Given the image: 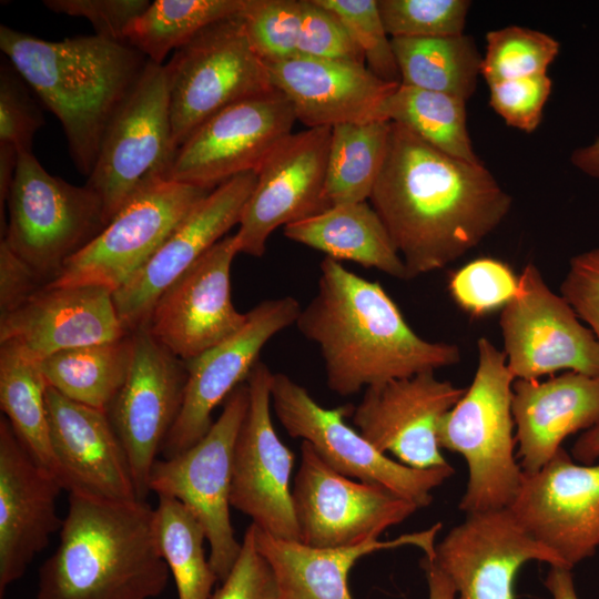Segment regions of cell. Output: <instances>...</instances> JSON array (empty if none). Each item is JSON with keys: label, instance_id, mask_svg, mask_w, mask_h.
I'll list each match as a JSON object with an SVG mask.
<instances>
[{"label": "cell", "instance_id": "1", "mask_svg": "<svg viewBox=\"0 0 599 599\" xmlns=\"http://www.w3.org/2000/svg\"><path fill=\"white\" fill-rule=\"evenodd\" d=\"M369 201L408 280L464 256L498 227L512 204L481 162L454 158L396 122Z\"/></svg>", "mask_w": 599, "mask_h": 599}, {"label": "cell", "instance_id": "2", "mask_svg": "<svg viewBox=\"0 0 599 599\" xmlns=\"http://www.w3.org/2000/svg\"><path fill=\"white\" fill-rule=\"evenodd\" d=\"M319 270L317 292L295 325L318 346L332 392L349 396L460 362L457 345L415 333L379 283L326 256Z\"/></svg>", "mask_w": 599, "mask_h": 599}, {"label": "cell", "instance_id": "3", "mask_svg": "<svg viewBox=\"0 0 599 599\" xmlns=\"http://www.w3.org/2000/svg\"><path fill=\"white\" fill-rule=\"evenodd\" d=\"M169 577L146 501L69 493L59 546L39 569L37 599H153Z\"/></svg>", "mask_w": 599, "mask_h": 599}, {"label": "cell", "instance_id": "4", "mask_svg": "<svg viewBox=\"0 0 599 599\" xmlns=\"http://www.w3.org/2000/svg\"><path fill=\"white\" fill-rule=\"evenodd\" d=\"M0 48L58 118L75 167L89 176L105 129L148 59L95 34L51 41L3 24Z\"/></svg>", "mask_w": 599, "mask_h": 599}, {"label": "cell", "instance_id": "5", "mask_svg": "<svg viewBox=\"0 0 599 599\" xmlns=\"http://www.w3.org/2000/svg\"><path fill=\"white\" fill-rule=\"evenodd\" d=\"M477 352L473 382L438 430L440 448L459 454L467 465L466 490L459 502L466 515L509 508L524 476L515 456V377L504 352L490 339L480 337Z\"/></svg>", "mask_w": 599, "mask_h": 599}, {"label": "cell", "instance_id": "6", "mask_svg": "<svg viewBox=\"0 0 599 599\" xmlns=\"http://www.w3.org/2000/svg\"><path fill=\"white\" fill-rule=\"evenodd\" d=\"M7 203L1 241L47 284L109 223L94 191L50 174L32 152L19 153Z\"/></svg>", "mask_w": 599, "mask_h": 599}, {"label": "cell", "instance_id": "7", "mask_svg": "<svg viewBox=\"0 0 599 599\" xmlns=\"http://www.w3.org/2000/svg\"><path fill=\"white\" fill-rule=\"evenodd\" d=\"M175 153L166 71L148 61L110 120L85 184L101 199L108 222L140 192L166 180Z\"/></svg>", "mask_w": 599, "mask_h": 599}, {"label": "cell", "instance_id": "8", "mask_svg": "<svg viewBox=\"0 0 599 599\" xmlns=\"http://www.w3.org/2000/svg\"><path fill=\"white\" fill-rule=\"evenodd\" d=\"M172 141L177 149L207 119L274 89L240 16L217 21L174 51L164 64Z\"/></svg>", "mask_w": 599, "mask_h": 599}, {"label": "cell", "instance_id": "9", "mask_svg": "<svg viewBox=\"0 0 599 599\" xmlns=\"http://www.w3.org/2000/svg\"><path fill=\"white\" fill-rule=\"evenodd\" d=\"M246 382L223 403L219 418L193 446L171 458L156 460L150 491L185 505L201 522L210 545V564L222 582L241 551L230 516V494L235 441L247 412Z\"/></svg>", "mask_w": 599, "mask_h": 599}, {"label": "cell", "instance_id": "10", "mask_svg": "<svg viewBox=\"0 0 599 599\" xmlns=\"http://www.w3.org/2000/svg\"><path fill=\"white\" fill-rule=\"evenodd\" d=\"M271 404L286 433L311 444L333 469L349 478L383 486L418 508L428 506L433 490L454 475L449 464L417 469L389 458L345 422L354 406L325 408L285 374L273 375Z\"/></svg>", "mask_w": 599, "mask_h": 599}, {"label": "cell", "instance_id": "11", "mask_svg": "<svg viewBox=\"0 0 599 599\" xmlns=\"http://www.w3.org/2000/svg\"><path fill=\"white\" fill-rule=\"evenodd\" d=\"M214 190V189H213ZM212 190L161 181L131 199L47 286L125 285Z\"/></svg>", "mask_w": 599, "mask_h": 599}, {"label": "cell", "instance_id": "12", "mask_svg": "<svg viewBox=\"0 0 599 599\" xmlns=\"http://www.w3.org/2000/svg\"><path fill=\"white\" fill-rule=\"evenodd\" d=\"M292 497L300 541L317 548L377 540L419 509L383 486L339 474L307 441L301 444Z\"/></svg>", "mask_w": 599, "mask_h": 599}, {"label": "cell", "instance_id": "13", "mask_svg": "<svg viewBox=\"0 0 599 599\" xmlns=\"http://www.w3.org/2000/svg\"><path fill=\"white\" fill-rule=\"evenodd\" d=\"M499 326L515 379L532 380L560 370L599 376L597 338L534 263L518 276V290L502 307Z\"/></svg>", "mask_w": 599, "mask_h": 599}, {"label": "cell", "instance_id": "14", "mask_svg": "<svg viewBox=\"0 0 599 599\" xmlns=\"http://www.w3.org/2000/svg\"><path fill=\"white\" fill-rule=\"evenodd\" d=\"M297 121L276 89L226 106L177 149L165 181L213 190L245 172H258Z\"/></svg>", "mask_w": 599, "mask_h": 599}, {"label": "cell", "instance_id": "15", "mask_svg": "<svg viewBox=\"0 0 599 599\" xmlns=\"http://www.w3.org/2000/svg\"><path fill=\"white\" fill-rule=\"evenodd\" d=\"M273 375L258 361L246 379L250 402L234 446L230 502L260 530L300 540L291 487L295 456L272 422Z\"/></svg>", "mask_w": 599, "mask_h": 599}, {"label": "cell", "instance_id": "16", "mask_svg": "<svg viewBox=\"0 0 599 599\" xmlns=\"http://www.w3.org/2000/svg\"><path fill=\"white\" fill-rule=\"evenodd\" d=\"M132 335V366L106 412L129 458L138 499L145 501L156 456L183 404L187 370L146 327Z\"/></svg>", "mask_w": 599, "mask_h": 599}, {"label": "cell", "instance_id": "17", "mask_svg": "<svg viewBox=\"0 0 599 599\" xmlns=\"http://www.w3.org/2000/svg\"><path fill=\"white\" fill-rule=\"evenodd\" d=\"M331 132L322 126L291 133L267 156L234 235L238 254L263 256L277 227L332 206L326 196Z\"/></svg>", "mask_w": 599, "mask_h": 599}, {"label": "cell", "instance_id": "18", "mask_svg": "<svg viewBox=\"0 0 599 599\" xmlns=\"http://www.w3.org/2000/svg\"><path fill=\"white\" fill-rule=\"evenodd\" d=\"M301 309L292 296L265 300L246 313V322L238 332L185 362L184 399L162 446L164 458L181 454L209 432L215 407L246 382L265 344L295 324Z\"/></svg>", "mask_w": 599, "mask_h": 599}, {"label": "cell", "instance_id": "19", "mask_svg": "<svg viewBox=\"0 0 599 599\" xmlns=\"http://www.w3.org/2000/svg\"><path fill=\"white\" fill-rule=\"evenodd\" d=\"M509 509L572 569L599 548V463L580 464L561 448L539 470L524 473Z\"/></svg>", "mask_w": 599, "mask_h": 599}, {"label": "cell", "instance_id": "20", "mask_svg": "<svg viewBox=\"0 0 599 599\" xmlns=\"http://www.w3.org/2000/svg\"><path fill=\"white\" fill-rule=\"evenodd\" d=\"M432 560L454 586L457 599H515V580L528 561L564 567L509 508L467 514L436 544Z\"/></svg>", "mask_w": 599, "mask_h": 599}, {"label": "cell", "instance_id": "21", "mask_svg": "<svg viewBox=\"0 0 599 599\" xmlns=\"http://www.w3.org/2000/svg\"><path fill=\"white\" fill-rule=\"evenodd\" d=\"M234 235L204 253L159 297L146 328L173 355L187 362L238 332L246 322L231 297Z\"/></svg>", "mask_w": 599, "mask_h": 599}, {"label": "cell", "instance_id": "22", "mask_svg": "<svg viewBox=\"0 0 599 599\" xmlns=\"http://www.w3.org/2000/svg\"><path fill=\"white\" fill-rule=\"evenodd\" d=\"M465 392L424 372L367 387L351 415L357 430L397 461L417 469L445 466L439 425Z\"/></svg>", "mask_w": 599, "mask_h": 599}, {"label": "cell", "instance_id": "23", "mask_svg": "<svg viewBox=\"0 0 599 599\" xmlns=\"http://www.w3.org/2000/svg\"><path fill=\"white\" fill-rule=\"evenodd\" d=\"M256 179V172H245L212 190L151 260L112 293L118 316L128 332L146 327L162 293L234 225H238Z\"/></svg>", "mask_w": 599, "mask_h": 599}, {"label": "cell", "instance_id": "24", "mask_svg": "<svg viewBox=\"0 0 599 599\" xmlns=\"http://www.w3.org/2000/svg\"><path fill=\"white\" fill-rule=\"evenodd\" d=\"M59 480L41 467L0 418V599L19 580L34 556L61 529Z\"/></svg>", "mask_w": 599, "mask_h": 599}, {"label": "cell", "instance_id": "25", "mask_svg": "<svg viewBox=\"0 0 599 599\" xmlns=\"http://www.w3.org/2000/svg\"><path fill=\"white\" fill-rule=\"evenodd\" d=\"M45 402L62 488L109 500H139L129 458L108 412L71 400L49 386Z\"/></svg>", "mask_w": 599, "mask_h": 599}, {"label": "cell", "instance_id": "26", "mask_svg": "<svg viewBox=\"0 0 599 599\" xmlns=\"http://www.w3.org/2000/svg\"><path fill=\"white\" fill-rule=\"evenodd\" d=\"M129 333L112 292L97 285H45L0 317V343H14L38 363L63 349L116 341Z\"/></svg>", "mask_w": 599, "mask_h": 599}, {"label": "cell", "instance_id": "27", "mask_svg": "<svg viewBox=\"0 0 599 599\" xmlns=\"http://www.w3.org/2000/svg\"><path fill=\"white\" fill-rule=\"evenodd\" d=\"M266 67L272 87L306 128L378 120L382 103L400 84L380 80L364 63L301 54Z\"/></svg>", "mask_w": 599, "mask_h": 599}, {"label": "cell", "instance_id": "28", "mask_svg": "<svg viewBox=\"0 0 599 599\" xmlns=\"http://www.w3.org/2000/svg\"><path fill=\"white\" fill-rule=\"evenodd\" d=\"M511 410L520 467L535 473L568 436L599 423V376L566 372L545 382L515 379Z\"/></svg>", "mask_w": 599, "mask_h": 599}, {"label": "cell", "instance_id": "29", "mask_svg": "<svg viewBox=\"0 0 599 599\" xmlns=\"http://www.w3.org/2000/svg\"><path fill=\"white\" fill-rule=\"evenodd\" d=\"M253 526L257 549L273 571L280 599H353L347 579L357 560L376 551L404 546L417 547L432 559L441 528L438 522L428 529L387 541L377 539L349 547L317 548L300 540L274 537Z\"/></svg>", "mask_w": 599, "mask_h": 599}, {"label": "cell", "instance_id": "30", "mask_svg": "<svg viewBox=\"0 0 599 599\" xmlns=\"http://www.w3.org/2000/svg\"><path fill=\"white\" fill-rule=\"evenodd\" d=\"M284 235L318 250L333 260H347L376 268L395 278L408 280L403 258L383 221L365 202L337 204L284 226Z\"/></svg>", "mask_w": 599, "mask_h": 599}, {"label": "cell", "instance_id": "31", "mask_svg": "<svg viewBox=\"0 0 599 599\" xmlns=\"http://www.w3.org/2000/svg\"><path fill=\"white\" fill-rule=\"evenodd\" d=\"M133 335L60 351L39 363L47 385L77 403L108 410L133 362Z\"/></svg>", "mask_w": 599, "mask_h": 599}, {"label": "cell", "instance_id": "32", "mask_svg": "<svg viewBox=\"0 0 599 599\" xmlns=\"http://www.w3.org/2000/svg\"><path fill=\"white\" fill-rule=\"evenodd\" d=\"M47 387L38 362L12 342L0 343L1 410L32 458L59 480L50 439Z\"/></svg>", "mask_w": 599, "mask_h": 599}, {"label": "cell", "instance_id": "33", "mask_svg": "<svg viewBox=\"0 0 599 599\" xmlns=\"http://www.w3.org/2000/svg\"><path fill=\"white\" fill-rule=\"evenodd\" d=\"M392 45L402 84L465 101L474 94L483 57L469 35L392 38Z\"/></svg>", "mask_w": 599, "mask_h": 599}, {"label": "cell", "instance_id": "34", "mask_svg": "<svg viewBox=\"0 0 599 599\" xmlns=\"http://www.w3.org/2000/svg\"><path fill=\"white\" fill-rule=\"evenodd\" d=\"M390 122L374 120L332 128L326 167L329 204L369 200L388 149Z\"/></svg>", "mask_w": 599, "mask_h": 599}, {"label": "cell", "instance_id": "35", "mask_svg": "<svg viewBox=\"0 0 599 599\" xmlns=\"http://www.w3.org/2000/svg\"><path fill=\"white\" fill-rule=\"evenodd\" d=\"M377 118L402 124L454 158L480 162L468 133L466 101L458 97L400 83L384 100Z\"/></svg>", "mask_w": 599, "mask_h": 599}, {"label": "cell", "instance_id": "36", "mask_svg": "<svg viewBox=\"0 0 599 599\" xmlns=\"http://www.w3.org/2000/svg\"><path fill=\"white\" fill-rule=\"evenodd\" d=\"M244 0H155L125 31V43L148 61L163 64L172 50L211 24L240 16Z\"/></svg>", "mask_w": 599, "mask_h": 599}, {"label": "cell", "instance_id": "37", "mask_svg": "<svg viewBox=\"0 0 599 599\" xmlns=\"http://www.w3.org/2000/svg\"><path fill=\"white\" fill-rule=\"evenodd\" d=\"M155 534L160 551L174 579L179 599H211L217 577L205 556V531L181 501L158 496Z\"/></svg>", "mask_w": 599, "mask_h": 599}, {"label": "cell", "instance_id": "38", "mask_svg": "<svg viewBox=\"0 0 599 599\" xmlns=\"http://www.w3.org/2000/svg\"><path fill=\"white\" fill-rule=\"evenodd\" d=\"M559 42L541 31L509 26L486 34L481 75L488 85L545 74L559 53Z\"/></svg>", "mask_w": 599, "mask_h": 599}, {"label": "cell", "instance_id": "39", "mask_svg": "<svg viewBox=\"0 0 599 599\" xmlns=\"http://www.w3.org/2000/svg\"><path fill=\"white\" fill-rule=\"evenodd\" d=\"M240 18L253 50L265 63L297 54L301 0H244Z\"/></svg>", "mask_w": 599, "mask_h": 599}, {"label": "cell", "instance_id": "40", "mask_svg": "<svg viewBox=\"0 0 599 599\" xmlns=\"http://www.w3.org/2000/svg\"><path fill=\"white\" fill-rule=\"evenodd\" d=\"M390 38H430L463 34L470 1L378 0Z\"/></svg>", "mask_w": 599, "mask_h": 599}, {"label": "cell", "instance_id": "41", "mask_svg": "<svg viewBox=\"0 0 599 599\" xmlns=\"http://www.w3.org/2000/svg\"><path fill=\"white\" fill-rule=\"evenodd\" d=\"M345 24L362 50L366 67L380 80L400 83L399 69L377 0H318Z\"/></svg>", "mask_w": 599, "mask_h": 599}, {"label": "cell", "instance_id": "42", "mask_svg": "<svg viewBox=\"0 0 599 599\" xmlns=\"http://www.w3.org/2000/svg\"><path fill=\"white\" fill-rule=\"evenodd\" d=\"M518 290V277L504 262L477 258L457 270L449 280L454 301L474 316L504 307Z\"/></svg>", "mask_w": 599, "mask_h": 599}, {"label": "cell", "instance_id": "43", "mask_svg": "<svg viewBox=\"0 0 599 599\" xmlns=\"http://www.w3.org/2000/svg\"><path fill=\"white\" fill-rule=\"evenodd\" d=\"M301 8L297 54L366 64L362 50L337 14L318 0H301Z\"/></svg>", "mask_w": 599, "mask_h": 599}, {"label": "cell", "instance_id": "44", "mask_svg": "<svg viewBox=\"0 0 599 599\" xmlns=\"http://www.w3.org/2000/svg\"><path fill=\"white\" fill-rule=\"evenodd\" d=\"M43 116L11 62L0 70V144L13 146L19 153L32 152L35 132Z\"/></svg>", "mask_w": 599, "mask_h": 599}, {"label": "cell", "instance_id": "45", "mask_svg": "<svg viewBox=\"0 0 599 599\" xmlns=\"http://www.w3.org/2000/svg\"><path fill=\"white\" fill-rule=\"evenodd\" d=\"M489 87V103L504 121L530 133L541 122L552 82L547 73L504 80Z\"/></svg>", "mask_w": 599, "mask_h": 599}, {"label": "cell", "instance_id": "46", "mask_svg": "<svg viewBox=\"0 0 599 599\" xmlns=\"http://www.w3.org/2000/svg\"><path fill=\"white\" fill-rule=\"evenodd\" d=\"M211 599H280L273 571L257 549L253 524L244 534L237 560Z\"/></svg>", "mask_w": 599, "mask_h": 599}, {"label": "cell", "instance_id": "47", "mask_svg": "<svg viewBox=\"0 0 599 599\" xmlns=\"http://www.w3.org/2000/svg\"><path fill=\"white\" fill-rule=\"evenodd\" d=\"M51 11L85 18L95 35L125 43V31L150 4L148 0H44Z\"/></svg>", "mask_w": 599, "mask_h": 599}, {"label": "cell", "instance_id": "48", "mask_svg": "<svg viewBox=\"0 0 599 599\" xmlns=\"http://www.w3.org/2000/svg\"><path fill=\"white\" fill-rule=\"evenodd\" d=\"M560 293L599 343V246L570 258Z\"/></svg>", "mask_w": 599, "mask_h": 599}, {"label": "cell", "instance_id": "49", "mask_svg": "<svg viewBox=\"0 0 599 599\" xmlns=\"http://www.w3.org/2000/svg\"><path fill=\"white\" fill-rule=\"evenodd\" d=\"M47 283L8 246L0 242V312L1 317L16 311Z\"/></svg>", "mask_w": 599, "mask_h": 599}, {"label": "cell", "instance_id": "50", "mask_svg": "<svg viewBox=\"0 0 599 599\" xmlns=\"http://www.w3.org/2000/svg\"><path fill=\"white\" fill-rule=\"evenodd\" d=\"M544 583L550 592L551 599H579L571 569L550 566Z\"/></svg>", "mask_w": 599, "mask_h": 599}, {"label": "cell", "instance_id": "51", "mask_svg": "<svg viewBox=\"0 0 599 599\" xmlns=\"http://www.w3.org/2000/svg\"><path fill=\"white\" fill-rule=\"evenodd\" d=\"M422 567L428 585V599H457L454 586L432 559L424 557Z\"/></svg>", "mask_w": 599, "mask_h": 599}, {"label": "cell", "instance_id": "52", "mask_svg": "<svg viewBox=\"0 0 599 599\" xmlns=\"http://www.w3.org/2000/svg\"><path fill=\"white\" fill-rule=\"evenodd\" d=\"M19 152L11 145L0 144V213L3 220V204L7 203L16 175Z\"/></svg>", "mask_w": 599, "mask_h": 599}, {"label": "cell", "instance_id": "53", "mask_svg": "<svg viewBox=\"0 0 599 599\" xmlns=\"http://www.w3.org/2000/svg\"><path fill=\"white\" fill-rule=\"evenodd\" d=\"M572 458L580 464H593L599 459V423L577 438L571 447Z\"/></svg>", "mask_w": 599, "mask_h": 599}, {"label": "cell", "instance_id": "54", "mask_svg": "<svg viewBox=\"0 0 599 599\" xmlns=\"http://www.w3.org/2000/svg\"><path fill=\"white\" fill-rule=\"evenodd\" d=\"M570 161L583 174L599 180V136L592 143L577 148Z\"/></svg>", "mask_w": 599, "mask_h": 599}]
</instances>
